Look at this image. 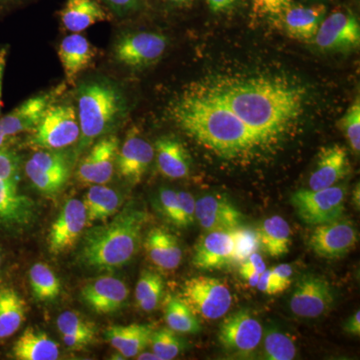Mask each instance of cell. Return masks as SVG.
I'll return each instance as SVG.
<instances>
[{
  "label": "cell",
  "mask_w": 360,
  "mask_h": 360,
  "mask_svg": "<svg viewBox=\"0 0 360 360\" xmlns=\"http://www.w3.org/2000/svg\"><path fill=\"white\" fill-rule=\"evenodd\" d=\"M194 86L224 103L266 144L292 127L305 103L302 86L279 78L217 77Z\"/></svg>",
  "instance_id": "6da1fadb"
},
{
  "label": "cell",
  "mask_w": 360,
  "mask_h": 360,
  "mask_svg": "<svg viewBox=\"0 0 360 360\" xmlns=\"http://www.w3.org/2000/svg\"><path fill=\"white\" fill-rule=\"evenodd\" d=\"M169 116L184 134L221 158L252 155L266 144L227 106L195 86L172 101Z\"/></svg>",
  "instance_id": "7a4b0ae2"
},
{
  "label": "cell",
  "mask_w": 360,
  "mask_h": 360,
  "mask_svg": "<svg viewBox=\"0 0 360 360\" xmlns=\"http://www.w3.org/2000/svg\"><path fill=\"white\" fill-rule=\"evenodd\" d=\"M148 213L127 206L110 221L87 231L79 250V262L87 269L110 271L129 264L141 245Z\"/></svg>",
  "instance_id": "3957f363"
},
{
  "label": "cell",
  "mask_w": 360,
  "mask_h": 360,
  "mask_svg": "<svg viewBox=\"0 0 360 360\" xmlns=\"http://www.w3.org/2000/svg\"><path fill=\"white\" fill-rule=\"evenodd\" d=\"M77 98L80 127L77 153L79 155L122 122L127 116V103L122 89L103 78L80 84Z\"/></svg>",
  "instance_id": "277c9868"
},
{
  "label": "cell",
  "mask_w": 360,
  "mask_h": 360,
  "mask_svg": "<svg viewBox=\"0 0 360 360\" xmlns=\"http://www.w3.org/2000/svg\"><path fill=\"white\" fill-rule=\"evenodd\" d=\"M77 108L68 103H52L30 134L27 146L35 149L61 150L79 141Z\"/></svg>",
  "instance_id": "5b68a950"
},
{
  "label": "cell",
  "mask_w": 360,
  "mask_h": 360,
  "mask_svg": "<svg viewBox=\"0 0 360 360\" xmlns=\"http://www.w3.org/2000/svg\"><path fill=\"white\" fill-rule=\"evenodd\" d=\"M181 298L196 316L206 321L221 319L231 309L232 295L226 284L213 277L195 276L184 281Z\"/></svg>",
  "instance_id": "8992f818"
},
{
  "label": "cell",
  "mask_w": 360,
  "mask_h": 360,
  "mask_svg": "<svg viewBox=\"0 0 360 360\" xmlns=\"http://www.w3.org/2000/svg\"><path fill=\"white\" fill-rule=\"evenodd\" d=\"M345 191L341 186L300 189L291 196V205L300 219L309 225L328 224L341 219L345 212Z\"/></svg>",
  "instance_id": "52a82bcc"
},
{
  "label": "cell",
  "mask_w": 360,
  "mask_h": 360,
  "mask_svg": "<svg viewBox=\"0 0 360 360\" xmlns=\"http://www.w3.org/2000/svg\"><path fill=\"white\" fill-rule=\"evenodd\" d=\"M167 37L160 33H123L113 45V58L125 68L141 70L160 60L167 51Z\"/></svg>",
  "instance_id": "ba28073f"
},
{
  "label": "cell",
  "mask_w": 360,
  "mask_h": 360,
  "mask_svg": "<svg viewBox=\"0 0 360 360\" xmlns=\"http://www.w3.org/2000/svg\"><path fill=\"white\" fill-rule=\"evenodd\" d=\"M63 91V86L26 99L6 115H0V148L8 146L18 135L32 132L47 108Z\"/></svg>",
  "instance_id": "9c48e42d"
},
{
  "label": "cell",
  "mask_w": 360,
  "mask_h": 360,
  "mask_svg": "<svg viewBox=\"0 0 360 360\" xmlns=\"http://www.w3.org/2000/svg\"><path fill=\"white\" fill-rule=\"evenodd\" d=\"M264 338L260 322L250 310L241 309L225 317L220 324L219 341L227 354L248 356L257 350Z\"/></svg>",
  "instance_id": "30bf717a"
},
{
  "label": "cell",
  "mask_w": 360,
  "mask_h": 360,
  "mask_svg": "<svg viewBox=\"0 0 360 360\" xmlns=\"http://www.w3.org/2000/svg\"><path fill=\"white\" fill-rule=\"evenodd\" d=\"M314 226L307 243L319 257L338 259L345 257L359 243V232L347 220L340 219Z\"/></svg>",
  "instance_id": "8fae6325"
},
{
  "label": "cell",
  "mask_w": 360,
  "mask_h": 360,
  "mask_svg": "<svg viewBox=\"0 0 360 360\" xmlns=\"http://www.w3.org/2000/svg\"><path fill=\"white\" fill-rule=\"evenodd\" d=\"M314 42L323 51L355 49L360 42L359 20L352 11L336 9L321 21Z\"/></svg>",
  "instance_id": "7c38bea8"
},
{
  "label": "cell",
  "mask_w": 360,
  "mask_h": 360,
  "mask_svg": "<svg viewBox=\"0 0 360 360\" xmlns=\"http://www.w3.org/2000/svg\"><path fill=\"white\" fill-rule=\"evenodd\" d=\"M118 149L120 141L115 135L108 134L97 139L78 165V181L89 186L110 182L115 174Z\"/></svg>",
  "instance_id": "4fadbf2b"
},
{
  "label": "cell",
  "mask_w": 360,
  "mask_h": 360,
  "mask_svg": "<svg viewBox=\"0 0 360 360\" xmlns=\"http://www.w3.org/2000/svg\"><path fill=\"white\" fill-rule=\"evenodd\" d=\"M87 226L84 201L72 198L66 201L49 229L47 245L49 253L61 255L70 250Z\"/></svg>",
  "instance_id": "5bb4252c"
},
{
  "label": "cell",
  "mask_w": 360,
  "mask_h": 360,
  "mask_svg": "<svg viewBox=\"0 0 360 360\" xmlns=\"http://www.w3.org/2000/svg\"><path fill=\"white\" fill-rule=\"evenodd\" d=\"M333 293L328 281L319 276L303 277L296 284L291 296L290 310L302 319H317L329 311Z\"/></svg>",
  "instance_id": "9a60e30c"
},
{
  "label": "cell",
  "mask_w": 360,
  "mask_h": 360,
  "mask_svg": "<svg viewBox=\"0 0 360 360\" xmlns=\"http://www.w3.org/2000/svg\"><path fill=\"white\" fill-rule=\"evenodd\" d=\"M34 201L20 193L18 184L0 179V229L18 231L34 221Z\"/></svg>",
  "instance_id": "2e32d148"
},
{
  "label": "cell",
  "mask_w": 360,
  "mask_h": 360,
  "mask_svg": "<svg viewBox=\"0 0 360 360\" xmlns=\"http://www.w3.org/2000/svg\"><path fill=\"white\" fill-rule=\"evenodd\" d=\"M155 158V148L136 131H129L118 149L116 167L118 174L130 184L141 181Z\"/></svg>",
  "instance_id": "e0dca14e"
},
{
  "label": "cell",
  "mask_w": 360,
  "mask_h": 360,
  "mask_svg": "<svg viewBox=\"0 0 360 360\" xmlns=\"http://www.w3.org/2000/svg\"><path fill=\"white\" fill-rule=\"evenodd\" d=\"M127 283L112 276H103L89 281L80 292L82 302L92 311L110 314L122 309L129 298Z\"/></svg>",
  "instance_id": "ac0fdd59"
},
{
  "label": "cell",
  "mask_w": 360,
  "mask_h": 360,
  "mask_svg": "<svg viewBox=\"0 0 360 360\" xmlns=\"http://www.w3.org/2000/svg\"><path fill=\"white\" fill-rule=\"evenodd\" d=\"M234 231H208L194 248L193 264L198 269L215 270L233 265Z\"/></svg>",
  "instance_id": "d6986e66"
},
{
  "label": "cell",
  "mask_w": 360,
  "mask_h": 360,
  "mask_svg": "<svg viewBox=\"0 0 360 360\" xmlns=\"http://www.w3.org/2000/svg\"><path fill=\"white\" fill-rule=\"evenodd\" d=\"M195 220L206 232L229 231L243 226V215L227 198L210 194L196 200Z\"/></svg>",
  "instance_id": "ffe728a7"
},
{
  "label": "cell",
  "mask_w": 360,
  "mask_h": 360,
  "mask_svg": "<svg viewBox=\"0 0 360 360\" xmlns=\"http://www.w3.org/2000/svg\"><path fill=\"white\" fill-rule=\"evenodd\" d=\"M350 172L347 149L338 144L324 146L317 153L316 162L309 180V189L328 188L345 179Z\"/></svg>",
  "instance_id": "44dd1931"
},
{
  "label": "cell",
  "mask_w": 360,
  "mask_h": 360,
  "mask_svg": "<svg viewBox=\"0 0 360 360\" xmlns=\"http://www.w3.org/2000/svg\"><path fill=\"white\" fill-rule=\"evenodd\" d=\"M97 49L84 35L72 33L60 42L58 58L68 84H75L80 73L89 68L97 56Z\"/></svg>",
  "instance_id": "7402d4cb"
},
{
  "label": "cell",
  "mask_w": 360,
  "mask_h": 360,
  "mask_svg": "<svg viewBox=\"0 0 360 360\" xmlns=\"http://www.w3.org/2000/svg\"><path fill=\"white\" fill-rule=\"evenodd\" d=\"M156 161L160 174L172 179L188 176L191 160L184 144L176 139L163 136L155 143Z\"/></svg>",
  "instance_id": "603a6c76"
},
{
  "label": "cell",
  "mask_w": 360,
  "mask_h": 360,
  "mask_svg": "<svg viewBox=\"0 0 360 360\" xmlns=\"http://www.w3.org/2000/svg\"><path fill=\"white\" fill-rule=\"evenodd\" d=\"M326 13L323 4L291 6L283 15L284 28L288 37L302 41L314 39Z\"/></svg>",
  "instance_id": "cb8c5ba5"
},
{
  "label": "cell",
  "mask_w": 360,
  "mask_h": 360,
  "mask_svg": "<svg viewBox=\"0 0 360 360\" xmlns=\"http://www.w3.org/2000/svg\"><path fill=\"white\" fill-rule=\"evenodd\" d=\"M144 246L151 262L161 269H176L181 264L182 250L179 240L165 229L160 227L151 229Z\"/></svg>",
  "instance_id": "d4e9b609"
},
{
  "label": "cell",
  "mask_w": 360,
  "mask_h": 360,
  "mask_svg": "<svg viewBox=\"0 0 360 360\" xmlns=\"http://www.w3.org/2000/svg\"><path fill=\"white\" fill-rule=\"evenodd\" d=\"M66 30L80 33L90 26L110 20V15L96 0H66L59 13Z\"/></svg>",
  "instance_id": "484cf974"
},
{
  "label": "cell",
  "mask_w": 360,
  "mask_h": 360,
  "mask_svg": "<svg viewBox=\"0 0 360 360\" xmlns=\"http://www.w3.org/2000/svg\"><path fill=\"white\" fill-rule=\"evenodd\" d=\"M153 330L143 324L115 326L105 331L106 340L125 359L137 356L150 345Z\"/></svg>",
  "instance_id": "4316f807"
},
{
  "label": "cell",
  "mask_w": 360,
  "mask_h": 360,
  "mask_svg": "<svg viewBox=\"0 0 360 360\" xmlns=\"http://www.w3.org/2000/svg\"><path fill=\"white\" fill-rule=\"evenodd\" d=\"M13 354L18 360H56L59 359V347L44 331L30 328L16 340Z\"/></svg>",
  "instance_id": "83f0119b"
},
{
  "label": "cell",
  "mask_w": 360,
  "mask_h": 360,
  "mask_svg": "<svg viewBox=\"0 0 360 360\" xmlns=\"http://www.w3.org/2000/svg\"><path fill=\"white\" fill-rule=\"evenodd\" d=\"M84 205L89 225L111 219L120 210L122 198L115 189L105 184H96L90 186L85 193Z\"/></svg>",
  "instance_id": "f1b7e54d"
},
{
  "label": "cell",
  "mask_w": 360,
  "mask_h": 360,
  "mask_svg": "<svg viewBox=\"0 0 360 360\" xmlns=\"http://www.w3.org/2000/svg\"><path fill=\"white\" fill-rule=\"evenodd\" d=\"M259 245L270 257H281L290 251V227L278 215L269 217L257 229Z\"/></svg>",
  "instance_id": "f546056e"
},
{
  "label": "cell",
  "mask_w": 360,
  "mask_h": 360,
  "mask_svg": "<svg viewBox=\"0 0 360 360\" xmlns=\"http://www.w3.org/2000/svg\"><path fill=\"white\" fill-rule=\"evenodd\" d=\"M56 326L66 347L72 349L87 347L96 340V328L94 324L77 312H63L56 319Z\"/></svg>",
  "instance_id": "4dcf8cb0"
},
{
  "label": "cell",
  "mask_w": 360,
  "mask_h": 360,
  "mask_svg": "<svg viewBox=\"0 0 360 360\" xmlns=\"http://www.w3.org/2000/svg\"><path fill=\"white\" fill-rule=\"evenodd\" d=\"M25 300L13 288L0 290V340L11 338L25 321Z\"/></svg>",
  "instance_id": "1f68e13d"
},
{
  "label": "cell",
  "mask_w": 360,
  "mask_h": 360,
  "mask_svg": "<svg viewBox=\"0 0 360 360\" xmlns=\"http://www.w3.org/2000/svg\"><path fill=\"white\" fill-rule=\"evenodd\" d=\"M168 328L182 335H196L200 333V322L191 307L176 296L167 298L165 310Z\"/></svg>",
  "instance_id": "d6a6232c"
},
{
  "label": "cell",
  "mask_w": 360,
  "mask_h": 360,
  "mask_svg": "<svg viewBox=\"0 0 360 360\" xmlns=\"http://www.w3.org/2000/svg\"><path fill=\"white\" fill-rule=\"evenodd\" d=\"M32 295L39 302H53L61 292V284L53 270L45 264H33L30 270Z\"/></svg>",
  "instance_id": "836d02e7"
},
{
  "label": "cell",
  "mask_w": 360,
  "mask_h": 360,
  "mask_svg": "<svg viewBox=\"0 0 360 360\" xmlns=\"http://www.w3.org/2000/svg\"><path fill=\"white\" fill-rule=\"evenodd\" d=\"M163 292L165 283L162 277L156 272L144 270L135 286V300L139 309L146 312L158 309Z\"/></svg>",
  "instance_id": "e575fe53"
},
{
  "label": "cell",
  "mask_w": 360,
  "mask_h": 360,
  "mask_svg": "<svg viewBox=\"0 0 360 360\" xmlns=\"http://www.w3.org/2000/svg\"><path fill=\"white\" fill-rule=\"evenodd\" d=\"M25 172L26 176L32 182L33 186L44 195L53 196L60 193L68 179L70 175L51 174L40 169L32 161L27 160L25 163Z\"/></svg>",
  "instance_id": "d590c367"
},
{
  "label": "cell",
  "mask_w": 360,
  "mask_h": 360,
  "mask_svg": "<svg viewBox=\"0 0 360 360\" xmlns=\"http://www.w3.org/2000/svg\"><path fill=\"white\" fill-rule=\"evenodd\" d=\"M264 355L269 360H291L296 355L292 338L277 329H270L264 338Z\"/></svg>",
  "instance_id": "8d00e7d4"
},
{
  "label": "cell",
  "mask_w": 360,
  "mask_h": 360,
  "mask_svg": "<svg viewBox=\"0 0 360 360\" xmlns=\"http://www.w3.org/2000/svg\"><path fill=\"white\" fill-rule=\"evenodd\" d=\"M149 345L160 360L176 359L186 349V345L181 338L168 328L153 331Z\"/></svg>",
  "instance_id": "74e56055"
},
{
  "label": "cell",
  "mask_w": 360,
  "mask_h": 360,
  "mask_svg": "<svg viewBox=\"0 0 360 360\" xmlns=\"http://www.w3.org/2000/svg\"><path fill=\"white\" fill-rule=\"evenodd\" d=\"M340 129L345 134L350 148L355 155L360 153V101L359 97L345 111L338 122Z\"/></svg>",
  "instance_id": "f35d334b"
},
{
  "label": "cell",
  "mask_w": 360,
  "mask_h": 360,
  "mask_svg": "<svg viewBox=\"0 0 360 360\" xmlns=\"http://www.w3.org/2000/svg\"><path fill=\"white\" fill-rule=\"evenodd\" d=\"M234 241L233 265L245 262L260 246L257 231L243 226L234 231Z\"/></svg>",
  "instance_id": "ab89813d"
},
{
  "label": "cell",
  "mask_w": 360,
  "mask_h": 360,
  "mask_svg": "<svg viewBox=\"0 0 360 360\" xmlns=\"http://www.w3.org/2000/svg\"><path fill=\"white\" fill-rule=\"evenodd\" d=\"M0 179L20 184L21 160L15 150L8 146L0 148Z\"/></svg>",
  "instance_id": "60d3db41"
},
{
  "label": "cell",
  "mask_w": 360,
  "mask_h": 360,
  "mask_svg": "<svg viewBox=\"0 0 360 360\" xmlns=\"http://www.w3.org/2000/svg\"><path fill=\"white\" fill-rule=\"evenodd\" d=\"M158 205L163 217L170 222L179 227V191L172 189H160L158 194Z\"/></svg>",
  "instance_id": "b9f144b4"
},
{
  "label": "cell",
  "mask_w": 360,
  "mask_h": 360,
  "mask_svg": "<svg viewBox=\"0 0 360 360\" xmlns=\"http://www.w3.org/2000/svg\"><path fill=\"white\" fill-rule=\"evenodd\" d=\"M253 11L259 16H283L292 6V0H251Z\"/></svg>",
  "instance_id": "7bdbcfd3"
},
{
  "label": "cell",
  "mask_w": 360,
  "mask_h": 360,
  "mask_svg": "<svg viewBox=\"0 0 360 360\" xmlns=\"http://www.w3.org/2000/svg\"><path fill=\"white\" fill-rule=\"evenodd\" d=\"M179 229H187L195 221V200L191 193L179 191Z\"/></svg>",
  "instance_id": "ee69618b"
},
{
  "label": "cell",
  "mask_w": 360,
  "mask_h": 360,
  "mask_svg": "<svg viewBox=\"0 0 360 360\" xmlns=\"http://www.w3.org/2000/svg\"><path fill=\"white\" fill-rule=\"evenodd\" d=\"M257 288L262 292L269 295H276L288 290L285 285L276 276L271 269H265L259 277Z\"/></svg>",
  "instance_id": "f6af8a7d"
},
{
  "label": "cell",
  "mask_w": 360,
  "mask_h": 360,
  "mask_svg": "<svg viewBox=\"0 0 360 360\" xmlns=\"http://www.w3.org/2000/svg\"><path fill=\"white\" fill-rule=\"evenodd\" d=\"M103 2L118 16L136 13L142 4V0H103Z\"/></svg>",
  "instance_id": "bcb514c9"
},
{
  "label": "cell",
  "mask_w": 360,
  "mask_h": 360,
  "mask_svg": "<svg viewBox=\"0 0 360 360\" xmlns=\"http://www.w3.org/2000/svg\"><path fill=\"white\" fill-rule=\"evenodd\" d=\"M239 265H240L239 271L257 272V274H262L266 269L264 258L259 253H257V251L250 255L245 262H241Z\"/></svg>",
  "instance_id": "7dc6e473"
},
{
  "label": "cell",
  "mask_w": 360,
  "mask_h": 360,
  "mask_svg": "<svg viewBox=\"0 0 360 360\" xmlns=\"http://www.w3.org/2000/svg\"><path fill=\"white\" fill-rule=\"evenodd\" d=\"M213 13H229L240 4L241 0H206Z\"/></svg>",
  "instance_id": "c3c4849f"
},
{
  "label": "cell",
  "mask_w": 360,
  "mask_h": 360,
  "mask_svg": "<svg viewBox=\"0 0 360 360\" xmlns=\"http://www.w3.org/2000/svg\"><path fill=\"white\" fill-rule=\"evenodd\" d=\"M270 269H271L274 276H276L286 288H290L291 285V276H292L293 274V269L291 265L279 264Z\"/></svg>",
  "instance_id": "681fc988"
},
{
  "label": "cell",
  "mask_w": 360,
  "mask_h": 360,
  "mask_svg": "<svg viewBox=\"0 0 360 360\" xmlns=\"http://www.w3.org/2000/svg\"><path fill=\"white\" fill-rule=\"evenodd\" d=\"M345 333L348 335L359 336L360 335V311L357 310L355 311L349 319H347V322L343 326Z\"/></svg>",
  "instance_id": "f907efd6"
},
{
  "label": "cell",
  "mask_w": 360,
  "mask_h": 360,
  "mask_svg": "<svg viewBox=\"0 0 360 360\" xmlns=\"http://www.w3.org/2000/svg\"><path fill=\"white\" fill-rule=\"evenodd\" d=\"M7 58H8V47H0V115H1L2 87H4V72H6Z\"/></svg>",
  "instance_id": "816d5d0a"
},
{
  "label": "cell",
  "mask_w": 360,
  "mask_h": 360,
  "mask_svg": "<svg viewBox=\"0 0 360 360\" xmlns=\"http://www.w3.org/2000/svg\"><path fill=\"white\" fill-rule=\"evenodd\" d=\"M137 359L139 360H160V357L158 356L155 354V352H141L139 355H137Z\"/></svg>",
  "instance_id": "f5cc1de1"
},
{
  "label": "cell",
  "mask_w": 360,
  "mask_h": 360,
  "mask_svg": "<svg viewBox=\"0 0 360 360\" xmlns=\"http://www.w3.org/2000/svg\"><path fill=\"white\" fill-rule=\"evenodd\" d=\"M18 0H0V13L14 6Z\"/></svg>",
  "instance_id": "db71d44e"
},
{
  "label": "cell",
  "mask_w": 360,
  "mask_h": 360,
  "mask_svg": "<svg viewBox=\"0 0 360 360\" xmlns=\"http://www.w3.org/2000/svg\"><path fill=\"white\" fill-rule=\"evenodd\" d=\"M359 184H357V187H355V189L354 191V194H352V201H354V205L355 207H357V210H359Z\"/></svg>",
  "instance_id": "11a10c76"
},
{
  "label": "cell",
  "mask_w": 360,
  "mask_h": 360,
  "mask_svg": "<svg viewBox=\"0 0 360 360\" xmlns=\"http://www.w3.org/2000/svg\"><path fill=\"white\" fill-rule=\"evenodd\" d=\"M169 4H174L176 6H186L191 0H167Z\"/></svg>",
  "instance_id": "9f6ffc18"
},
{
  "label": "cell",
  "mask_w": 360,
  "mask_h": 360,
  "mask_svg": "<svg viewBox=\"0 0 360 360\" xmlns=\"http://www.w3.org/2000/svg\"><path fill=\"white\" fill-rule=\"evenodd\" d=\"M2 264V255H1V251H0V265Z\"/></svg>",
  "instance_id": "6f0895ef"
}]
</instances>
